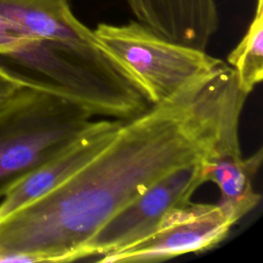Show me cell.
Listing matches in <instances>:
<instances>
[{
  "label": "cell",
  "mask_w": 263,
  "mask_h": 263,
  "mask_svg": "<svg viewBox=\"0 0 263 263\" xmlns=\"http://www.w3.org/2000/svg\"><path fill=\"white\" fill-rule=\"evenodd\" d=\"M229 79V70L220 67L123 120L84 166L0 219V261H75L81 247L126 203L173 170L204 157Z\"/></svg>",
  "instance_id": "6da1fadb"
},
{
  "label": "cell",
  "mask_w": 263,
  "mask_h": 263,
  "mask_svg": "<svg viewBox=\"0 0 263 263\" xmlns=\"http://www.w3.org/2000/svg\"><path fill=\"white\" fill-rule=\"evenodd\" d=\"M95 117L59 92L33 84L22 87L0 108V197L70 145Z\"/></svg>",
  "instance_id": "7a4b0ae2"
},
{
  "label": "cell",
  "mask_w": 263,
  "mask_h": 263,
  "mask_svg": "<svg viewBox=\"0 0 263 263\" xmlns=\"http://www.w3.org/2000/svg\"><path fill=\"white\" fill-rule=\"evenodd\" d=\"M92 32L151 105L172 99L225 63L205 50L167 40L138 21L100 23Z\"/></svg>",
  "instance_id": "3957f363"
},
{
  "label": "cell",
  "mask_w": 263,
  "mask_h": 263,
  "mask_svg": "<svg viewBox=\"0 0 263 263\" xmlns=\"http://www.w3.org/2000/svg\"><path fill=\"white\" fill-rule=\"evenodd\" d=\"M204 183L202 159L173 170L112 216L81 247L76 260L97 259L144 239L172 210L190 201Z\"/></svg>",
  "instance_id": "277c9868"
},
{
  "label": "cell",
  "mask_w": 263,
  "mask_h": 263,
  "mask_svg": "<svg viewBox=\"0 0 263 263\" xmlns=\"http://www.w3.org/2000/svg\"><path fill=\"white\" fill-rule=\"evenodd\" d=\"M239 219L225 205L191 200L172 210L149 236L96 259L102 263L159 262L210 250L222 242Z\"/></svg>",
  "instance_id": "5b68a950"
},
{
  "label": "cell",
  "mask_w": 263,
  "mask_h": 263,
  "mask_svg": "<svg viewBox=\"0 0 263 263\" xmlns=\"http://www.w3.org/2000/svg\"><path fill=\"white\" fill-rule=\"evenodd\" d=\"M247 98L248 95L238 88L234 76L224 96L213 140L202 158L205 182L218 187L219 202L239 220L261 200L253 180L262 163V148L243 157L239 144V119Z\"/></svg>",
  "instance_id": "8992f818"
},
{
  "label": "cell",
  "mask_w": 263,
  "mask_h": 263,
  "mask_svg": "<svg viewBox=\"0 0 263 263\" xmlns=\"http://www.w3.org/2000/svg\"><path fill=\"white\" fill-rule=\"evenodd\" d=\"M123 120H95L60 153L21 178L0 202V219L60 186L97 156L114 138Z\"/></svg>",
  "instance_id": "52a82bcc"
},
{
  "label": "cell",
  "mask_w": 263,
  "mask_h": 263,
  "mask_svg": "<svg viewBox=\"0 0 263 263\" xmlns=\"http://www.w3.org/2000/svg\"><path fill=\"white\" fill-rule=\"evenodd\" d=\"M0 17L33 38L84 46L98 43L92 30L72 11L70 0H0Z\"/></svg>",
  "instance_id": "ba28073f"
},
{
  "label": "cell",
  "mask_w": 263,
  "mask_h": 263,
  "mask_svg": "<svg viewBox=\"0 0 263 263\" xmlns=\"http://www.w3.org/2000/svg\"><path fill=\"white\" fill-rule=\"evenodd\" d=\"M238 88L248 96L263 79V0H256L254 16L240 41L228 53Z\"/></svg>",
  "instance_id": "9c48e42d"
},
{
  "label": "cell",
  "mask_w": 263,
  "mask_h": 263,
  "mask_svg": "<svg viewBox=\"0 0 263 263\" xmlns=\"http://www.w3.org/2000/svg\"><path fill=\"white\" fill-rule=\"evenodd\" d=\"M32 38L16 26L8 22H0V54L13 51Z\"/></svg>",
  "instance_id": "30bf717a"
},
{
  "label": "cell",
  "mask_w": 263,
  "mask_h": 263,
  "mask_svg": "<svg viewBox=\"0 0 263 263\" xmlns=\"http://www.w3.org/2000/svg\"><path fill=\"white\" fill-rule=\"evenodd\" d=\"M28 83L0 66V108L5 106Z\"/></svg>",
  "instance_id": "8fae6325"
},
{
  "label": "cell",
  "mask_w": 263,
  "mask_h": 263,
  "mask_svg": "<svg viewBox=\"0 0 263 263\" xmlns=\"http://www.w3.org/2000/svg\"><path fill=\"white\" fill-rule=\"evenodd\" d=\"M0 22H6V21H4L3 18H1V17H0Z\"/></svg>",
  "instance_id": "7c38bea8"
}]
</instances>
